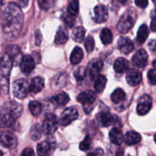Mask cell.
Returning a JSON list of instances; mask_svg holds the SVG:
<instances>
[{
    "mask_svg": "<svg viewBox=\"0 0 156 156\" xmlns=\"http://www.w3.org/2000/svg\"><path fill=\"white\" fill-rule=\"evenodd\" d=\"M22 23V14L19 7L14 3L9 4L2 15V27L4 31L10 32L19 24L21 26Z\"/></svg>",
    "mask_w": 156,
    "mask_h": 156,
    "instance_id": "6da1fadb",
    "label": "cell"
},
{
    "mask_svg": "<svg viewBox=\"0 0 156 156\" xmlns=\"http://www.w3.org/2000/svg\"><path fill=\"white\" fill-rule=\"evenodd\" d=\"M0 143L4 147L14 148L17 144V140L15 136L9 131H6L2 133L0 136Z\"/></svg>",
    "mask_w": 156,
    "mask_h": 156,
    "instance_id": "8fae6325",
    "label": "cell"
},
{
    "mask_svg": "<svg viewBox=\"0 0 156 156\" xmlns=\"http://www.w3.org/2000/svg\"><path fill=\"white\" fill-rule=\"evenodd\" d=\"M68 13L73 16L78 15L79 10V1L78 0H71L68 5Z\"/></svg>",
    "mask_w": 156,
    "mask_h": 156,
    "instance_id": "1f68e13d",
    "label": "cell"
},
{
    "mask_svg": "<svg viewBox=\"0 0 156 156\" xmlns=\"http://www.w3.org/2000/svg\"><path fill=\"white\" fill-rule=\"evenodd\" d=\"M21 156H35L34 152L31 148H26L23 150Z\"/></svg>",
    "mask_w": 156,
    "mask_h": 156,
    "instance_id": "b9f144b4",
    "label": "cell"
},
{
    "mask_svg": "<svg viewBox=\"0 0 156 156\" xmlns=\"http://www.w3.org/2000/svg\"><path fill=\"white\" fill-rule=\"evenodd\" d=\"M148 79L152 85H156V69H150L148 73Z\"/></svg>",
    "mask_w": 156,
    "mask_h": 156,
    "instance_id": "ab89813d",
    "label": "cell"
},
{
    "mask_svg": "<svg viewBox=\"0 0 156 156\" xmlns=\"http://www.w3.org/2000/svg\"><path fill=\"white\" fill-rule=\"evenodd\" d=\"M50 101L53 105L56 107L65 106L69 101V97L66 93H60L52 97Z\"/></svg>",
    "mask_w": 156,
    "mask_h": 156,
    "instance_id": "ac0fdd59",
    "label": "cell"
},
{
    "mask_svg": "<svg viewBox=\"0 0 156 156\" xmlns=\"http://www.w3.org/2000/svg\"><path fill=\"white\" fill-rule=\"evenodd\" d=\"M136 14L133 11H128L124 15H122L117 25V28L119 32L122 34L127 33L134 25L136 21Z\"/></svg>",
    "mask_w": 156,
    "mask_h": 156,
    "instance_id": "3957f363",
    "label": "cell"
},
{
    "mask_svg": "<svg viewBox=\"0 0 156 156\" xmlns=\"http://www.w3.org/2000/svg\"><path fill=\"white\" fill-rule=\"evenodd\" d=\"M149 30L146 24H143L139 28L138 32H137V41L140 44H143L145 41L147 39L148 36H149Z\"/></svg>",
    "mask_w": 156,
    "mask_h": 156,
    "instance_id": "d4e9b609",
    "label": "cell"
},
{
    "mask_svg": "<svg viewBox=\"0 0 156 156\" xmlns=\"http://www.w3.org/2000/svg\"><path fill=\"white\" fill-rule=\"evenodd\" d=\"M97 120L101 126H104V127H108L114 123V118L111 115V113L108 112V111H102L98 114Z\"/></svg>",
    "mask_w": 156,
    "mask_h": 156,
    "instance_id": "2e32d148",
    "label": "cell"
},
{
    "mask_svg": "<svg viewBox=\"0 0 156 156\" xmlns=\"http://www.w3.org/2000/svg\"><path fill=\"white\" fill-rule=\"evenodd\" d=\"M87 156H95V155H94V153H89L87 155Z\"/></svg>",
    "mask_w": 156,
    "mask_h": 156,
    "instance_id": "816d5d0a",
    "label": "cell"
},
{
    "mask_svg": "<svg viewBox=\"0 0 156 156\" xmlns=\"http://www.w3.org/2000/svg\"><path fill=\"white\" fill-rule=\"evenodd\" d=\"M28 108L32 115L34 116V117H37L41 113V111H42V106H41V105L38 101H30L29 103Z\"/></svg>",
    "mask_w": 156,
    "mask_h": 156,
    "instance_id": "4dcf8cb0",
    "label": "cell"
},
{
    "mask_svg": "<svg viewBox=\"0 0 156 156\" xmlns=\"http://www.w3.org/2000/svg\"><path fill=\"white\" fill-rule=\"evenodd\" d=\"M35 67L34 59L30 55H25L21 59L20 62V69L24 73H30L34 70Z\"/></svg>",
    "mask_w": 156,
    "mask_h": 156,
    "instance_id": "7c38bea8",
    "label": "cell"
},
{
    "mask_svg": "<svg viewBox=\"0 0 156 156\" xmlns=\"http://www.w3.org/2000/svg\"><path fill=\"white\" fill-rule=\"evenodd\" d=\"M83 58V51L79 47H75L70 56V62L73 65H77Z\"/></svg>",
    "mask_w": 156,
    "mask_h": 156,
    "instance_id": "cb8c5ba5",
    "label": "cell"
},
{
    "mask_svg": "<svg viewBox=\"0 0 156 156\" xmlns=\"http://www.w3.org/2000/svg\"><path fill=\"white\" fill-rule=\"evenodd\" d=\"M110 140L113 144L120 146L123 141V136L122 132L117 128H113L109 134Z\"/></svg>",
    "mask_w": 156,
    "mask_h": 156,
    "instance_id": "7402d4cb",
    "label": "cell"
},
{
    "mask_svg": "<svg viewBox=\"0 0 156 156\" xmlns=\"http://www.w3.org/2000/svg\"><path fill=\"white\" fill-rule=\"evenodd\" d=\"M152 65H153L155 69H156V59H155V60L153 61V62H152Z\"/></svg>",
    "mask_w": 156,
    "mask_h": 156,
    "instance_id": "f907efd6",
    "label": "cell"
},
{
    "mask_svg": "<svg viewBox=\"0 0 156 156\" xmlns=\"http://www.w3.org/2000/svg\"><path fill=\"white\" fill-rule=\"evenodd\" d=\"M41 130L42 129L40 127L38 124H36L33 126L31 129V138L33 139V140H37L41 138Z\"/></svg>",
    "mask_w": 156,
    "mask_h": 156,
    "instance_id": "8d00e7d4",
    "label": "cell"
},
{
    "mask_svg": "<svg viewBox=\"0 0 156 156\" xmlns=\"http://www.w3.org/2000/svg\"><path fill=\"white\" fill-rule=\"evenodd\" d=\"M69 33L68 30L63 27H60L57 30L55 37V43L56 44H63L68 41Z\"/></svg>",
    "mask_w": 156,
    "mask_h": 156,
    "instance_id": "603a6c76",
    "label": "cell"
},
{
    "mask_svg": "<svg viewBox=\"0 0 156 156\" xmlns=\"http://www.w3.org/2000/svg\"><path fill=\"white\" fill-rule=\"evenodd\" d=\"M114 69L116 73H124L129 69V62L124 58H118L115 60L114 64Z\"/></svg>",
    "mask_w": 156,
    "mask_h": 156,
    "instance_id": "44dd1931",
    "label": "cell"
},
{
    "mask_svg": "<svg viewBox=\"0 0 156 156\" xmlns=\"http://www.w3.org/2000/svg\"><path fill=\"white\" fill-rule=\"evenodd\" d=\"M152 1H153L154 2H155V3H156V0H152Z\"/></svg>",
    "mask_w": 156,
    "mask_h": 156,
    "instance_id": "11a10c76",
    "label": "cell"
},
{
    "mask_svg": "<svg viewBox=\"0 0 156 156\" xmlns=\"http://www.w3.org/2000/svg\"><path fill=\"white\" fill-rule=\"evenodd\" d=\"M94 154L95 156H103L104 155V151L101 149H97L94 151Z\"/></svg>",
    "mask_w": 156,
    "mask_h": 156,
    "instance_id": "7dc6e473",
    "label": "cell"
},
{
    "mask_svg": "<svg viewBox=\"0 0 156 156\" xmlns=\"http://www.w3.org/2000/svg\"><path fill=\"white\" fill-rule=\"evenodd\" d=\"M18 2H19L20 6L22 8H24L27 5V4H28L29 0H18Z\"/></svg>",
    "mask_w": 156,
    "mask_h": 156,
    "instance_id": "bcb514c9",
    "label": "cell"
},
{
    "mask_svg": "<svg viewBox=\"0 0 156 156\" xmlns=\"http://www.w3.org/2000/svg\"><path fill=\"white\" fill-rule=\"evenodd\" d=\"M142 80V74L139 70L132 69L127 72L126 74V82L131 86H136Z\"/></svg>",
    "mask_w": 156,
    "mask_h": 156,
    "instance_id": "5bb4252c",
    "label": "cell"
},
{
    "mask_svg": "<svg viewBox=\"0 0 156 156\" xmlns=\"http://www.w3.org/2000/svg\"><path fill=\"white\" fill-rule=\"evenodd\" d=\"M20 49L18 46L16 45H9L6 47V53L11 59L15 58L19 54Z\"/></svg>",
    "mask_w": 156,
    "mask_h": 156,
    "instance_id": "d6a6232c",
    "label": "cell"
},
{
    "mask_svg": "<svg viewBox=\"0 0 156 156\" xmlns=\"http://www.w3.org/2000/svg\"><path fill=\"white\" fill-rule=\"evenodd\" d=\"M59 121L53 114H48L45 116L42 124V131L46 135H50L57 129Z\"/></svg>",
    "mask_w": 156,
    "mask_h": 156,
    "instance_id": "5b68a950",
    "label": "cell"
},
{
    "mask_svg": "<svg viewBox=\"0 0 156 156\" xmlns=\"http://www.w3.org/2000/svg\"><path fill=\"white\" fill-rule=\"evenodd\" d=\"M115 156H124V152H123V149H119L118 150H117Z\"/></svg>",
    "mask_w": 156,
    "mask_h": 156,
    "instance_id": "c3c4849f",
    "label": "cell"
},
{
    "mask_svg": "<svg viewBox=\"0 0 156 156\" xmlns=\"http://www.w3.org/2000/svg\"><path fill=\"white\" fill-rule=\"evenodd\" d=\"M35 38H36L37 45H40L41 41H42V37H41V34L40 33L39 30H37V31L35 32Z\"/></svg>",
    "mask_w": 156,
    "mask_h": 156,
    "instance_id": "7bdbcfd3",
    "label": "cell"
},
{
    "mask_svg": "<svg viewBox=\"0 0 156 156\" xmlns=\"http://www.w3.org/2000/svg\"><path fill=\"white\" fill-rule=\"evenodd\" d=\"M86 69L84 67L80 66L75 71L74 76L76 77V80L77 81H82L85 79V76H86Z\"/></svg>",
    "mask_w": 156,
    "mask_h": 156,
    "instance_id": "e575fe53",
    "label": "cell"
},
{
    "mask_svg": "<svg viewBox=\"0 0 156 156\" xmlns=\"http://www.w3.org/2000/svg\"><path fill=\"white\" fill-rule=\"evenodd\" d=\"M6 111H8L10 114H12L15 119H17L18 117H20V115L22 113V107L17 102L12 101H10L8 104Z\"/></svg>",
    "mask_w": 156,
    "mask_h": 156,
    "instance_id": "ffe728a7",
    "label": "cell"
},
{
    "mask_svg": "<svg viewBox=\"0 0 156 156\" xmlns=\"http://www.w3.org/2000/svg\"><path fill=\"white\" fill-rule=\"evenodd\" d=\"M149 47L150 50L154 53H156V40L151 41L149 44Z\"/></svg>",
    "mask_w": 156,
    "mask_h": 156,
    "instance_id": "ee69618b",
    "label": "cell"
},
{
    "mask_svg": "<svg viewBox=\"0 0 156 156\" xmlns=\"http://www.w3.org/2000/svg\"><path fill=\"white\" fill-rule=\"evenodd\" d=\"M152 100L149 94H144L140 98L137 105L136 111L139 115H146L152 108Z\"/></svg>",
    "mask_w": 156,
    "mask_h": 156,
    "instance_id": "52a82bcc",
    "label": "cell"
},
{
    "mask_svg": "<svg viewBox=\"0 0 156 156\" xmlns=\"http://www.w3.org/2000/svg\"><path fill=\"white\" fill-rule=\"evenodd\" d=\"M103 67V62L100 59H94L88 63V73L91 79H95Z\"/></svg>",
    "mask_w": 156,
    "mask_h": 156,
    "instance_id": "ba28073f",
    "label": "cell"
},
{
    "mask_svg": "<svg viewBox=\"0 0 156 156\" xmlns=\"http://www.w3.org/2000/svg\"><path fill=\"white\" fill-rule=\"evenodd\" d=\"M85 50L88 53H91L94 48V41L92 37L88 36L85 41Z\"/></svg>",
    "mask_w": 156,
    "mask_h": 156,
    "instance_id": "74e56055",
    "label": "cell"
},
{
    "mask_svg": "<svg viewBox=\"0 0 156 156\" xmlns=\"http://www.w3.org/2000/svg\"><path fill=\"white\" fill-rule=\"evenodd\" d=\"M50 145L49 143L44 141L40 143L37 149V156H50Z\"/></svg>",
    "mask_w": 156,
    "mask_h": 156,
    "instance_id": "4316f807",
    "label": "cell"
},
{
    "mask_svg": "<svg viewBox=\"0 0 156 156\" xmlns=\"http://www.w3.org/2000/svg\"><path fill=\"white\" fill-rule=\"evenodd\" d=\"M85 35V30L82 27H78L73 30L72 37L75 41L79 43H82L84 41Z\"/></svg>",
    "mask_w": 156,
    "mask_h": 156,
    "instance_id": "f1b7e54d",
    "label": "cell"
},
{
    "mask_svg": "<svg viewBox=\"0 0 156 156\" xmlns=\"http://www.w3.org/2000/svg\"><path fill=\"white\" fill-rule=\"evenodd\" d=\"M108 12L103 5H98L94 9V19L96 23H104L108 20Z\"/></svg>",
    "mask_w": 156,
    "mask_h": 156,
    "instance_id": "30bf717a",
    "label": "cell"
},
{
    "mask_svg": "<svg viewBox=\"0 0 156 156\" xmlns=\"http://www.w3.org/2000/svg\"><path fill=\"white\" fill-rule=\"evenodd\" d=\"M126 99V94L121 88H117L111 94V100L114 103L119 104Z\"/></svg>",
    "mask_w": 156,
    "mask_h": 156,
    "instance_id": "83f0119b",
    "label": "cell"
},
{
    "mask_svg": "<svg viewBox=\"0 0 156 156\" xmlns=\"http://www.w3.org/2000/svg\"><path fill=\"white\" fill-rule=\"evenodd\" d=\"M91 145V140L89 136H85V138L84 139L83 141L80 143L79 145V149L82 151H87L90 149Z\"/></svg>",
    "mask_w": 156,
    "mask_h": 156,
    "instance_id": "d590c367",
    "label": "cell"
},
{
    "mask_svg": "<svg viewBox=\"0 0 156 156\" xmlns=\"http://www.w3.org/2000/svg\"><path fill=\"white\" fill-rule=\"evenodd\" d=\"M44 87V81L41 77H35L29 85V91L34 94L40 92Z\"/></svg>",
    "mask_w": 156,
    "mask_h": 156,
    "instance_id": "d6986e66",
    "label": "cell"
},
{
    "mask_svg": "<svg viewBox=\"0 0 156 156\" xmlns=\"http://www.w3.org/2000/svg\"><path fill=\"white\" fill-rule=\"evenodd\" d=\"M117 1L118 2L121 3V4H124V3L126 2V1H127V0H117Z\"/></svg>",
    "mask_w": 156,
    "mask_h": 156,
    "instance_id": "681fc988",
    "label": "cell"
},
{
    "mask_svg": "<svg viewBox=\"0 0 156 156\" xmlns=\"http://www.w3.org/2000/svg\"><path fill=\"white\" fill-rule=\"evenodd\" d=\"M154 140H155V142L156 143V134L155 135V137H154Z\"/></svg>",
    "mask_w": 156,
    "mask_h": 156,
    "instance_id": "db71d44e",
    "label": "cell"
},
{
    "mask_svg": "<svg viewBox=\"0 0 156 156\" xmlns=\"http://www.w3.org/2000/svg\"><path fill=\"white\" fill-rule=\"evenodd\" d=\"M101 40L102 43L105 45L107 44H111L113 41V34L112 32L110 29L108 28H104L101 32Z\"/></svg>",
    "mask_w": 156,
    "mask_h": 156,
    "instance_id": "f546056e",
    "label": "cell"
},
{
    "mask_svg": "<svg viewBox=\"0 0 156 156\" xmlns=\"http://www.w3.org/2000/svg\"><path fill=\"white\" fill-rule=\"evenodd\" d=\"M132 62L134 66L138 68H143L146 66L148 62V54L146 50L143 49L138 50L133 57Z\"/></svg>",
    "mask_w": 156,
    "mask_h": 156,
    "instance_id": "9c48e42d",
    "label": "cell"
},
{
    "mask_svg": "<svg viewBox=\"0 0 156 156\" xmlns=\"http://www.w3.org/2000/svg\"><path fill=\"white\" fill-rule=\"evenodd\" d=\"M39 7L43 10H49L55 5V0H37Z\"/></svg>",
    "mask_w": 156,
    "mask_h": 156,
    "instance_id": "836d02e7",
    "label": "cell"
},
{
    "mask_svg": "<svg viewBox=\"0 0 156 156\" xmlns=\"http://www.w3.org/2000/svg\"><path fill=\"white\" fill-rule=\"evenodd\" d=\"M107 84V79L103 75H99L95 79L94 90L97 93H101L104 91Z\"/></svg>",
    "mask_w": 156,
    "mask_h": 156,
    "instance_id": "484cf974",
    "label": "cell"
},
{
    "mask_svg": "<svg viewBox=\"0 0 156 156\" xmlns=\"http://www.w3.org/2000/svg\"><path fill=\"white\" fill-rule=\"evenodd\" d=\"M151 29L152 31L156 32V17L152 19V22H151Z\"/></svg>",
    "mask_w": 156,
    "mask_h": 156,
    "instance_id": "f6af8a7d",
    "label": "cell"
},
{
    "mask_svg": "<svg viewBox=\"0 0 156 156\" xmlns=\"http://www.w3.org/2000/svg\"><path fill=\"white\" fill-rule=\"evenodd\" d=\"M118 49L121 53H125V54H128V53H131L134 48L133 43L132 42L130 39L127 37H121L118 41Z\"/></svg>",
    "mask_w": 156,
    "mask_h": 156,
    "instance_id": "9a60e30c",
    "label": "cell"
},
{
    "mask_svg": "<svg viewBox=\"0 0 156 156\" xmlns=\"http://www.w3.org/2000/svg\"><path fill=\"white\" fill-rule=\"evenodd\" d=\"M12 60L7 54H5L0 61V82L2 88L5 89V85L8 89L9 78L12 66Z\"/></svg>",
    "mask_w": 156,
    "mask_h": 156,
    "instance_id": "7a4b0ae2",
    "label": "cell"
},
{
    "mask_svg": "<svg viewBox=\"0 0 156 156\" xmlns=\"http://www.w3.org/2000/svg\"><path fill=\"white\" fill-rule=\"evenodd\" d=\"M135 3L138 7L145 9V8L147 7L149 2H148V0H135Z\"/></svg>",
    "mask_w": 156,
    "mask_h": 156,
    "instance_id": "60d3db41",
    "label": "cell"
},
{
    "mask_svg": "<svg viewBox=\"0 0 156 156\" xmlns=\"http://www.w3.org/2000/svg\"><path fill=\"white\" fill-rule=\"evenodd\" d=\"M62 19H63L64 22L69 26V27H72L75 24V18L73 15H69V14H65L62 16Z\"/></svg>",
    "mask_w": 156,
    "mask_h": 156,
    "instance_id": "f35d334b",
    "label": "cell"
},
{
    "mask_svg": "<svg viewBox=\"0 0 156 156\" xmlns=\"http://www.w3.org/2000/svg\"><path fill=\"white\" fill-rule=\"evenodd\" d=\"M123 141L128 146H133L141 141V136L135 131H129L124 136Z\"/></svg>",
    "mask_w": 156,
    "mask_h": 156,
    "instance_id": "e0dca14e",
    "label": "cell"
},
{
    "mask_svg": "<svg viewBox=\"0 0 156 156\" xmlns=\"http://www.w3.org/2000/svg\"><path fill=\"white\" fill-rule=\"evenodd\" d=\"M79 117L77 110L73 108H69L64 110L59 118V123L61 126H68L72 122L76 120Z\"/></svg>",
    "mask_w": 156,
    "mask_h": 156,
    "instance_id": "8992f818",
    "label": "cell"
},
{
    "mask_svg": "<svg viewBox=\"0 0 156 156\" xmlns=\"http://www.w3.org/2000/svg\"><path fill=\"white\" fill-rule=\"evenodd\" d=\"M96 98V94L92 91H86L82 92L77 98V100L79 103L82 105L87 106V105H92L94 101H95Z\"/></svg>",
    "mask_w": 156,
    "mask_h": 156,
    "instance_id": "4fadbf2b",
    "label": "cell"
},
{
    "mask_svg": "<svg viewBox=\"0 0 156 156\" xmlns=\"http://www.w3.org/2000/svg\"><path fill=\"white\" fill-rule=\"evenodd\" d=\"M13 94L17 98L23 99L29 92V83L26 79H19L15 81L12 86Z\"/></svg>",
    "mask_w": 156,
    "mask_h": 156,
    "instance_id": "277c9868",
    "label": "cell"
},
{
    "mask_svg": "<svg viewBox=\"0 0 156 156\" xmlns=\"http://www.w3.org/2000/svg\"><path fill=\"white\" fill-rule=\"evenodd\" d=\"M0 156H3V152L0 150Z\"/></svg>",
    "mask_w": 156,
    "mask_h": 156,
    "instance_id": "f5cc1de1",
    "label": "cell"
}]
</instances>
